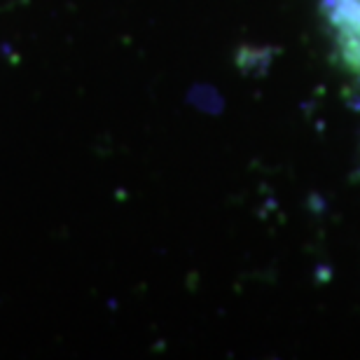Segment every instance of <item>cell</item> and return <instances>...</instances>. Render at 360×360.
<instances>
[{
  "label": "cell",
  "instance_id": "cell-1",
  "mask_svg": "<svg viewBox=\"0 0 360 360\" xmlns=\"http://www.w3.org/2000/svg\"><path fill=\"white\" fill-rule=\"evenodd\" d=\"M323 10L344 63L360 73V0H323Z\"/></svg>",
  "mask_w": 360,
  "mask_h": 360
}]
</instances>
